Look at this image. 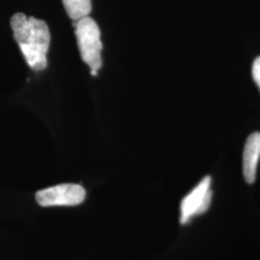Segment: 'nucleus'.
I'll list each match as a JSON object with an SVG mask.
<instances>
[{
    "instance_id": "nucleus-1",
    "label": "nucleus",
    "mask_w": 260,
    "mask_h": 260,
    "mask_svg": "<svg viewBox=\"0 0 260 260\" xmlns=\"http://www.w3.org/2000/svg\"><path fill=\"white\" fill-rule=\"evenodd\" d=\"M11 27L28 66L36 72L44 71L47 68V51L50 45V33L47 23L34 17L17 13L11 19Z\"/></svg>"
},
{
    "instance_id": "nucleus-2",
    "label": "nucleus",
    "mask_w": 260,
    "mask_h": 260,
    "mask_svg": "<svg viewBox=\"0 0 260 260\" xmlns=\"http://www.w3.org/2000/svg\"><path fill=\"white\" fill-rule=\"evenodd\" d=\"M75 36L79 52L84 62L93 71H99L103 66L101 30L96 22L90 17L75 21Z\"/></svg>"
},
{
    "instance_id": "nucleus-3",
    "label": "nucleus",
    "mask_w": 260,
    "mask_h": 260,
    "mask_svg": "<svg viewBox=\"0 0 260 260\" xmlns=\"http://www.w3.org/2000/svg\"><path fill=\"white\" fill-rule=\"evenodd\" d=\"M212 195L211 177H204L181 201L180 223L185 224L193 217L206 212L211 205Z\"/></svg>"
},
{
    "instance_id": "nucleus-4",
    "label": "nucleus",
    "mask_w": 260,
    "mask_h": 260,
    "mask_svg": "<svg viewBox=\"0 0 260 260\" xmlns=\"http://www.w3.org/2000/svg\"><path fill=\"white\" fill-rule=\"evenodd\" d=\"M86 192L81 185L66 183L38 191L37 203L41 206L77 205L83 203Z\"/></svg>"
},
{
    "instance_id": "nucleus-5",
    "label": "nucleus",
    "mask_w": 260,
    "mask_h": 260,
    "mask_svg": "<svg viewBox=\"0 0 260 260\" xmlns=\"http://www.w3.org/2000/svg\"><path fill=\"white\" fill-rule=\"evenodd\" d=\"M260 158V133L254 132L246 141L243 152V175L249 184L255 181Z\"/></svg>"
},
{
    "instance_id": "nucleus-6",
    "label": "nucleus",
    "mask_w": 260,
    "mask_h": 260,
    "mask_svg": "<svg viewBox=\"0 0 260 260\" xmlns=\"http://www.w3.org/2000/svg\"><path fill=\"white\" fill-rule=\"evenodd\" d=\"M68 16L74 21L89 17L92 10L91 0H62Z\"/></svg>"
},
{
    "instance_id": "nucleus-7",
    "label": "nucleus",
    "mask_w": 260,
    "mask_h": 260,
    "mask_svg": "<svg viewBox=\"0 0 260 260\" xmlns=\"http://www.w3.org/2000/svg\"><path fill=\"white\" fill-rule=\"evenodd\" d=\"M251 73H252V78L256 85L258 86L260 90V57H257L254 60V62L252 64Z\"/></svg>"
},
{
    "instance_id": "nucleus-8",
    "label": "nucleus",
    "mask_w": 260,
    "mask_h": 260,
    "mask_svg": "<svg viewBox=\"0 0 260 260\" xmlns=\"http://www.w3.org/2000/svg\"><path fill=\"white\" fill-rule=\"evenodd\" d=\"M91 75H93V76H96V75H98V71L91 70Z\"/></svg>"
}]
</instances>
